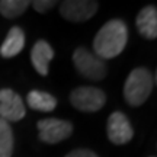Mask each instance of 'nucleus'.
<instances>
[{"label": "nucleus", "instance_id": "nucleus-1", "mask_svg": "<svg viewBox=\"0 0 157 157\" xmlns=\"http://www.w3.org/2000/svg\"><path fill=\"white\" fill-rule=\"evenodd\" d=\"M128 41V29L124 21L112 19L106 22L93 39V51L102 60L115 58L124 51Z\"/></svg>", "mask_w": 157, "mask_h": 157}, {"label": "nucleus", "instance_id": "nucleus-2", "mask_svg": "<svg viewBox=\"0 0 157 157\" xmlns=\"http://www.w3.org/2000/svg\"><path fill=\"white\" fill-rule=\"evenodd\" d=\"M151 73L144 67L134 68L125 80L124 84V98L131 106H140L148 99L153 90Z\"/></svg>", "mask_w": 157, "mask_h": 157}, {"label": "nucleus", "instance_id": "nucleus-3", "mask_svg": "<svg viewBox=\"0 0 157 157\" xmlns=\"http://www.w3.org/2000/svg\"><path fill=\"white\" fill-rule=\"evenodd\" d=\"M73 63L78 73L89 80H102L106 76L105 61L86 48H77L74 51Z\"/></svg>", "mask_w": 157, "mask_h": 157}, {"label": "nucleus", "instance_id": "nucleus-4", "mask_svg": "<svg viewBox=\"0 0 157 157\" xmlns=\"http://www.w3.org/2000/svg\"><path fill=\"white\" fill-rule=\"evenodd\" d=\"M70 102L78 111H83V112H98L105 105L106 95L101 89H98V87L82 86V87H76L70 93Z\"/></svg>", "mask_w": 157, "mask_h": 157}, {"label": "nucleus", "instance_id": "nucleus-5", "mask_svg": "<svg viewBox=\"0 0 157 157\" xmlns=\"http://www.w3.org/2000/svg\"><path fill=\"white\" fill-rule=\"evenodd\" d=\"M39 138L48 143V144H57L60 141L68 138L73 132V125L68 121L58 119V118H47L41 119L38 122Z\"/></svg>", "mask_w": 157, "mask_h": 157}, {"label": "nucleus", "instance_id": "nucleus-6", "mask_svg": "<svg viewBox=\"0 0 157 157\" xmlns=\"http://www.w3.org/2000/svg\"><path fill=\"white\" fill-rule=\"evenodd\" d=\"M26 115L22 98L12 89L0 90V119L6 122L21 121Z\"/></svg>", "mask_w": 157, "mask_h": 157}, {"label": "nucleus", "instance_id": "nucleus-7", "mask_svg": "<svg viewBox=\"0 0 157 157\" xmlns=\"http://www.w3.org/2000/svg\"><path fill=\"white\" fill-rule=\"evenodd\" d=\"M98 10V2L87 0H66L60 5V13L70 22L89 21Z\"/></svg>", "mask_w": 157, "mask_h": 157}, {"label": "nucleus", "instance_id": "nucleus-8", "mask_svg": "<svg viewBox=\"0 0 157 157\" xmlns=\"http://www.w3.org/2000/svg\"><path fill=\"white\" fill-rule=\"evenodd\" d=\"M106 132L109 141L117 144V146L128 143L132 138V135H134V131H132V127L129 124L128 118L125 117L122 112L111 113V117L108 118Z\"/></svg>", "mask_w": 157, "mask_h": 157}, {"label": "nucleus", "instance_id": "nucleus-9", "mask_svg": "<svg viewBox=\"0 0 157 157\" xmlns=\"http://www.w3.org/2000/svg\"><path fill=\"white\" fill-rule=\"evenodd\" d=\"M54 58V50L47 41L39 39L31 51V61L34 68L41 76H47L50 71V61Z\"/></svg>", "mask_w": 157, "mask_h": 157}, {"label": "nucleus", "instance_id": "nucleus-10", "mask_svg": "<svg viewBox=\"0 0 157 157\" xmlns=\"http://www.w3.org/2000/svg\"><path fill=\"white\" fill-rule=\"evenodd\" d=\"M137 29L144 38L154 39L157 36V10L154 6H146L141 9L135 19Z\"/></svg>", "mask_w": 157, "mask_h": 157}, {"label": "nucleus", "instance_id": "nucleus-11", "mask_svg": "<svg viewBox=\"0 0 157 157\" xmlns=\"http://www.w3.org/2000/svg\"><path fill=\"white\" fill-rule=\"evenodd\" d=\"M23 47H25V34L19 26H13L7 32V36L0 47V56L5 58H12L17 56L23 50Z\"/></svg>", "mask_w": 157, "mask_h": 157}, {"label": "nucleus", "instance_id": "nucleus-12", "mask_svg": "<svg viewBox=\"0 0 157 157\" xmlns=\"http://www.w3.org/2000/svg\"><path fill=\"white\" fill-rule=\"evenodd\" d=\"M28 105L39 112H51L57 106V99L52 95L41 90H31L26 96Z\"/></svg>", "mask_w": 157, "mask_h": 157}, {"label": "nucleus", "instance_id": "nucleus-13", "mask_svg": "<svg viewBox=\"0 0 157 157\" xmlns=\"http://www.w3.org/2000/svg\"><path fill=\"white\" fill-rule=\"evenodd\" d=\"M29 6L31 2L28 0H3L0 2V13L7 19H13L21 16Z\"/></svg>", "mask_w": 157, "mask_h": 157}, {"label": "nucleus", "instance_id": "nucleus-14", "mask_svg": "<svg viewBox=\"0 0 157 157\" xmlns=\"http://www.w3.org/2000/svg\"><path fill=\"white\" fill-rule=\"evenodd\" d=\"M13 132L9 122L0 119V157H12Z\"/></svg>", "mask_w": 157, "mask_h": 157}, {"label": "nucleus", "instance_id": "nucleus-15", "mask_svg": "<svg viewBox=\"0 0 157 157\" xmlns=\"http://www.w3.org/2000/svg\"><path fill=\"white\" fill-rule=\"evenodd\" d=\"M31 5L34 6L36 12H39V13H45L47 10L52 9L57 3L56 2H52V0H36V2H32Z\"/></svg>", "mask_w": 157, "mask_h": 157}, {"label": "nucleus", "instance_id": "nucleus-16", "mask_svg": "<svg viewBox=\"0 0 157 157\" xmlns=\"http://www.w3.org/2000/svg\"><path fill=\"white\" fill-rule=\"evenodd\" d=\"M66 157H98V154L90 150H86V148H77L74 151L68 153Z\"/></svg>", "mask_w": 157, "mask_h": 157}]
</instances>
